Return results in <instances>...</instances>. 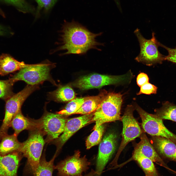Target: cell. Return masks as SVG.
Masks as SVG:
<instances>
[{"label": "cell", "instance_id": "8d00e7d4", "mask_svg": "<svg viewBox=\"0 0 176 176\" xmlns=\"http://www.w3.org/2000/svg\"><path fill=\"white\" fill-rule=\"evenodd\" d=\"M0 176H1V175L0 174Z\"/></svg>", "mask_w": 176, "mask_h": 176}, {"label": "cell", "instance_id": "4fadbf2b", "mask_svg": "<svg viewBox=\"0 0 176 176\" xmlns=\"http://www.w3.org/2000/svg\"><path fill=\"white\" fill-rule=\"evenodd\" d=\"M93 112L70 119L66 122L62 135L54 140L57 147V151L75 132L87 124L91 122Z\"/></svg>", "mask_w": 176, "mask_h": 176}, {"label": "cell", "instance_id": "7402d4cb", "mask_svg": "<svg viewBox=\"0 0 176 176\" xmlns=\"http://www.w3.org/2000/svg\"><path fill=\"white\" fill-rule=\"evenodd\" d=\"M132 160L137 161L143 169L146 176H158L153 162L139 153H133Z\"/></svg>", "mask_w": 176, "mask_h": 176}, {"label": "cell", "instance_id": "3957f363", "mask_svg": "<svg viewBox=\"0 0 176 176\" xmlns=\"http://www.w3.org/2000/svg\"><path fill=\"white\" fill-rule=\"evenodd\" d=\"M30 131L28 138L22 143L20 152L27 159L24 170L25 174L35 176L45 141L44 135L39 129Z\"/></svg>", "mask_w": 176, "mask_h": 176}, {"label": "cell", "instance_id": "484cf974", "mask_svg": "<svg viewBox=\"0 0 176 176\" xmlns=\"http://www.w3.org/2000/svg\"><path fill=\"white\" fill-rule=\"evenodd\" d=\"M15 82L11 78L6 80H0V99L6 101L14 94L12 88Z\"/></svg>", "mask_w": 176, "mask_h": 176}, {"label": "cell", "instance_id": "d590c367", "mask_svg": "<svg viewBox=\"0 0 176 176\" xmlns=\"http://www.w3.org/2000/svg\"><path fill=\"white\" fill-rule=\"evenodd\" d=\"M167 169H169V170L172 171L173 172H174V173H175L176 174V171H174L173 170H172L170 169V168H168Z\"/></svg>", "mask_w": 176, "mask_h": 176}, {"label": "cell", "instance_id": "e575fe53", "mask_svg": "<svg viewBox=\"0 0 176 176\" xmlns=\"http://www.w3.org/2000/svg\"><path fill=\"white\" fill-rule=\"evenodd\" d=\"M0 15H1L4 18H5V15L4 13L3 12V11H2V10L0 8Z\"/></svg>", "mask_w": 176, "mask_h": 176}, {"label": "cell", "instance_id": "4dcf8cb0", "mask_svg": "<svg viewBox=\"0 0 176 176\" xmlns=\"http://www.w3.org/2000/svg\"><path fill=\"white\" fill-rule=\"evenodd\" d=\"M160 46L167 52L168 55L165 56V60L176 64V46L172 48L161 43H160Z\"/></svg>", "mask_w": 176, "mask_h": 176}, {"label": "cell", "instance_id": "6da1fadb", "mask_svg": "<svg viewBox=\"0 0 176 176\" xmlns=\"http://www.w3.org/2000/svg\"><path fill=\"white\" fill-rule=\"evenodd\" d=\"M61 35V45L57 50H65L61 55L75 54L84 55L91 49L100 51L98 47L103 43L96 39L102 32L93 33L85 26L74 20L71 22L65 21L62 27Z\"/></svg>", "mask_w": 176, "mask_h": 176}, {"label": "cell", "instance_id": "d6986e66", "mask_svg": "<svg viewBox=\"0 0 176 176\" xmlns=\"http://www.w3.org/2000/svg\"><path fill=\"white\" fill-rule=\"evenodd\" d=\"M108 92L106 90H103L97 96L85 97V100L80 108L73 114L85 115L94 112L98 108Z\"/></svg>", "mask_w": 176, "mask_h": 176}, {"label": "cell", "instance_id": "d6a6232c", "mask_svg": "<svg viewBox=\"0 0 176 176\" xmlns=\"http://www.w3.org/2000/svg\"><path fill=\"white\" fill-rule=\"evenodd\" d=\"M13 34L10 29L0 24V36H8Z\"/></svg>", "mask_w": 176, "mask_h": 176}, {"label": "cell", "instance_id": "44dd1931", "mask_svg": "<svg viewBox=\"0 0 176 176\" xmlns=\"http://www.w3.org/2000/svg\"><path fill=\"white\" fill-rule=\"evenodd\" d=\"M49 94L50 98L58 102L70 101L75 98L76 97L74 90L68 85L60 86Z\"/></svg>", "mask_w": 176, "mask_h": 176}, {"label": "cell", "instance_id": "5b68a950", "mask_svg": "<svg viewBox=\"0 0 176 176\" xmlns=\"http://www.w3.org/2000/svg\"><path fill=\"white\" fill-rule=\"evenodd\" d=\"M133 76L131 70L125 74L119 75L93 73L81 77L73 85L82 90L98 88L106 85L129 84Z\"/></svg>", "mask_w": 176, "mask_h": 176}, {"label": "cell", "instance_id": "836d02e7", "mask_svg": "<svg viewBox=\"0 0 176 176\" xmlns=\"http://www.w3.org/2000/svg\"><path fill=\"white\" fill-rule=\"evenodd\" d=\"M96 174L95 171L92 169L91 171L88 174L85 175L84 176H94Z\"/></svg>", "mask_w": 176, "mask_h": 176}, {"label": "cell", "instance_id": "83f0119b", "mask_svg": "<svg viewBox=\"0 0 176 176\" xmlns=\"http://www.w3.org/2000/svg\"><path fill=\"white\" fill-rule=\"evenodd\" d=\"M6 2L15 6L20 11L23 13L33 12L34 8L25 0H4Z\"/></svg>", "mask_w": 176, "mask_h": 176}, {"label": "cell", "instance_id": "277c9868", "mask_svg": "<svg viewBox=\"0 0 176 176\" xmlns=\"http://www.w3.org/2000/svg\"><path fill=\"white\" fill-rule=\"evenodd\" d=\"M55 66V63L46 60L40 63L30 64L21 69L11 78L15 82L23 81L31 85H37L48 81L56 86L50 73L51 70Z\"/></svg>", "mask_w": 176, "mask_h": 176}, {"label": "cell", "instance_id": "8992f818", "mask_svg": "<svg viewBox=\"0 0 176 176\" xmlns=\"http://www.w3.org/2000/svg\"><path fill=\"white\" fill-rule=\"evenodd\" d=\"M134 33L138 38L140 48V53L135 59L136 61L150 66L162 64L165 60V56L158 50L160 42L156 39L154 32H152V38L150 39L144 38L138 28L135 31Z\"/></svg>", "mask_w": 176, "mask_h": 176}, {"label": "cell", "instance_id": "1f68e13d", "mask_svg": "<svg viewBox=\"0 0 176 176\" xmlns=\"http://www.w3.org/2000/svg\"><path fill=\"white\" fill-rule=\"evenodd\" d=\"M149 80L147 75L143 72L140 73L137 75L136 78L137 84L140 87L145 83L149 82Z\"/></svg>", "mask_w": 176, "mask_h": 176}, {"label": "cell", "instance_id": "9c48e42d", "mask_svg": "<svg viewBox=\"0 0 176 176\" xmlns=\"http://www.w3.org/2000/svg\"><path fill=\"white\" fill-rule=\"evenodd\" d=\"M133 105L140 115L142 127L146 132L153 136L165 137L176 144V135L166 128L162 119L155 114L147 112L136 103Z\"/></svg>", "mask_w": 176, "mask_h": 176}, {"label": "cell", "instance_id": "5bb4252c", "mask_svg": "<svg viewBox=\"0 0 176 176\" xmlns=\"http://www.w3.org/2000/svg\"><path fill=\"white\" fill-rule=\"evenodd\" d=\"M22 155L15 152L0 155V174L1 176H17V171Z\"/></svg>", "mask_w": 176, "mask_h": 176}, {"label": "cell", "instance_id": "d4e9b609", "mask_svg": "<svg viewBox=\"0 0 176 176\" xmlns=\"http://www.w3.org/2000/svg\"><path fill=\"white\" fill-rule=\"evenodd\" d=\"M85 99V97L75 98L69 102L64 109L56 113L64 116L73 114L80 108Z\"/></svg>", "mask_w": 176, "mask_h": 176}, {"label": "cell", "instance_id": "7c38bea8", "mask_svg": "<svg viewBox=\"0 0 176 176\" xmlns=\"http://www.w3.org/2000/svg\"><path fill=\"white\" fill-rule=\"evenodd\" d=\"M117 136L113 132L106 134L99 144L97 159L95 176H100L116 148Z\"/></svg>", "mask_w": 176, "mask_h": 176}, {"label": "cell", "instance_id": "e0dca14e", "mask_svg": "<svg viewBox=\"0 0 176 176\" xmlns=\"http://www.w3.org/2000/svg\"><path fill=\"white\" fill-rule=\"evenodd\" d=\"M30 65L19 62L8 54H2L0 55V75H6Z\"/></svg>", "mask_w": 176, "mask_h": 176}, {"label": "cell", "instance_id": "4316f807", "mask_svg": "<svg viewBox=\"0 0 176 176\" xmlns=\"http://www.w3.org/2000/svg\"><path fill=\"white\" fill-rule=\"evenodd\" d=\"M104 127L102 124L93 131L88 137L86 141V145L87 149L100 143L104 130Z\"/></svg>", "mask_w": 176, "mask_h": 176}, {"label": "cell", "instance_id": "74e56055", "mask_svg": "<svg viewBox=\"0 0 176 176\" xmlns=\"http://www.w3.org/2000/svg\"></svg>", "mask_w": 176, "mask_h": 176}, {"label": "cell", "instance_id": "cb8c5ba5", "mask_svg": "<svg viewBox=\"0 0 176 176\" xmlns=\"http://www.w3.org/2000/svg\"><path fill=\"white\" fill-rule=\"evenodd\" d=\"M56 155V154L49 161H46L44 156L42 157L36 171L35 176H52L55 169L54 162Z\"/></svg>", "mask_w": 176, "mask_h": 176}, {"label": "cell", "instance_id": "9a60e30c", "mask_svg": "<svg viewBox=\"0 0 176 176\" xmlns=\"http://www.w3.org/2000/svg\"><path fill=\"white\" fill-rule=\"evenodd\" d=\"M140 137V140L135 145L133 153L141 154L158 165L167 169L168 168L150 143L145 134L142 132Z\"/></svg>", "mask_w": 176, "mask_h": 176}, {"label": "cell", "instance_id": "2e32d148", "mask_svg": "<svg viewBox=\"0 0 176 176\" xmlns=\"http://www.w3.org/2000/svg\"><path fill=\"white\" fill-rule=\"evenodd\" d=\"M153 144L158 153L164 157L176 161V144L170 140L159 136H153Z\"/></svg>", "mask_w": 176, "mask_h": 176}, {"label": "cell", "instance_id": "30bf717a", "mask_svg": "<svg viewBox=\"0 0 176 176\" xmlns=\"http://www.w3.org/2000/svg\"><path fill=\"white\" fill-rule=\"evenodd\" d=\"M35 121L37 129L44 135H46L45 141L46 142L54 141L59 137L64 130L67 121L63 115L47 111L45 112L40 119Z\"/></svg>", "mask_w": 176, "mask_h": 176}, {"label": "cell", "instance_id": "ffe728a7", "mask_svg": "<svg viewBox=\"0 0 176 176\" xmlns=\"http://www.w3.org/2000/svg\"><path fill=\"white\" fill-rule=\"evenodd\" d=\"M14 133L5 135L0 141V155H3L15 152H20L22 143L18 140Z\"/></svg>", "mask_w": 176, "mask_h": 176}, {"label": "cell", "instance_id": "52a82bcc", "mask_svg": "<svg viewBox=\"0 0 176 176\" xmlns=\"http://www.w3.org/2000/svg\"><path fill=\"white\" fill-rule=\"evenodd\" d=\"M135 110L133 105H128L125 109L121 120L123 124L122 140L117 153L111 163L112 166L116 164L119 157L128 144L136 138L140 137L143 132L137 120L134 117Z\"/></svg>", "mask_w": 176, "mask_h": 176}, {"label": "cell", "instance_id": "ba28073f", "mask_svg": "<svg viewBox=\"0 0 176 176\" xmlns=\"http://www.w3.org/2000/svg\"><path fill=\"white\" fill-rule=\"evenodd\" d=\"M39 88L37 85H27L22 90L14 94L6 100L4 118L0 128V135L7 133L11 122L14 116L20 110L27 98Z\"/></svg>", "mask_w": 176, "mask_h": 176}, {"label": "cell", "instance_id": "603a6c76", "mask_svg": "<svg viewBox=\"0 0 176 176\" xmlns=\"http://www.w3.org/2000/svg\"><path fill=\"white\" fill-rule=\"evenodd\" d=\"M155 114L161 119L176 122V105L169 101L162 103L160 108L154 110Z\"/></svg>", "mask_w": 176, "mask_h": 176}, {"label": "cell", "instance_id": "f546056e", "mask_svg": "<svg viewBox=\"0 0 176 176\" xmlns=\"http://www.w3.org/2000/svg\"><path fill=\"white\" fill-rule=\"evenodd\" d=\"M140 87L139 91L136 94L137 95L142 94L150 95L157 93V87L149 82L145 83Z\"/></svg>", "mask_w": 176, "mask_h": 176}, {"label": "cell", "instance_id": "f1b7e54d", "mask_svg": "<svg viewBox=\"0 0 176 176\" xmlns=\"http://www.w3.org/2000/svg\"><path fill=\"white\" fill-rule=\"evenodd\" d=\"M38 4L36 17H39L40 10L44 8L45 12H48L54 5L57 0H35Z\"/></svg>", "mask_w": 176, "mask_h": 176}, {"label": "cell", "instance_id": "ac0fdd59", "mask_svg": "<svg viewBox=\"0 0 176 176\" xmlns=\"http://www.w3.org/2000/svg\"><path fill=\"white\" fill-rule=\"evenodd\" d=\"M10 127L14 130V133L18 136L23 130L31 131L37 128V125L35 120L30 119L25 117L21 110L13 118L10 124Z\"/></svg>", "mask_w": 176, "mask_h": 176}, {"label": "cell", "instance_id": "8fae6325", "mask_svg": "<svg viewBox=\"0 0 176 176\" xmlns=\"http://www.w3.org/2000/svg\"><path fill=\"white\" fill-rule=\"evenodd\" d=\"M80 153L76 151L74 154L59 163L55 166L58 176H82L90 164L85 156H80Z\"/></svg>", "mask_w": 176, "mask_h": 176}, {"label": "cell", "instance_id": "7a4b0ae2", "mask_svg": "<svg viewBox=\"0 0 176 176\" xmlns=\"http://www.w3.org/2000/svg\"><path fill=\"white\" fill-rule=\"evenodd\" d=\"M123 101L120 92H108L96 110L93 112L91 122L95 121L93 130L105 123L121 120V112Z\"/></svg>", "mask_w": 176, "mask_h": 176}]
</instances>
